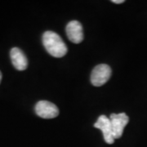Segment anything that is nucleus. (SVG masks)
<instances>
[{
	"mask_svg": "<svg viewBox=\"0 0 147 147\" xmlns=\"http://www.w3.org/2000/svg\"><path fill=\"white\" fill-rule=\"evenodd\" d=\"M111 76V69L106 64L96 65L91 74V83L95 87H100L106 84Z\"/></svg>",
	"mask_w": 147,
	"mask_h": 147,
	"instance_id": "nucleus-2",
	"label": "nucleus"
},
{
	"mask_svg": "<svg viewBox=\"0 0 147 147\" xmlns=\"http://www.w3.org/2000/svg\"><path fill=\"white\" fill-rule=\"evenodd\" d=\"M94 127L100 129L103 133V137L105 139V142L107 144H113L115 142V138L113 137L112 133V127H111V123H110V118L107 116L100 115L97 121L94 123Z\"/></svg>",
	"mask_w": 147,
	"mask_h": 147,
	"instance_id": "nucleus-5",
	"label": "nucleus"
},
{
	"mask_svg": "<svg viewBox=\"0 0 147 147\" xmlns=\"http://www.w3.org/2000/svg\"><path fill=\"white\" fill-rule=\"evenodd\" d=\"M113 137L115 139H119L122 137L123 129L129 122V118L125 113L112 114L110 117Z\"/></svg>",
	"mask_w": 147,
	"mask_h": 147,
	"instance_id": "nucleus-3",
	"label": "nucleus"
},
{
	"mask_svg": "<svg viewBox=\"0 0 147 147\" xmlns=\"http://www.w3.org/2000/svg\"><path fill=\"white\" fill-rule=\"evenodd\" d=\"M111 2H112V3H114L119 4V3H124V0H112Z\"/></svg>",
	"mask_w": 147,
	"mask_h": 147,
	"instance_id": "nucleus-8",
	"label": "nucleus"
},
{
	"mask_svg": "<svg viewBox=\"0 0 147 147\" xmlns=\"http://www.w3.org/2000/svg\"><path fill=\"white\" fill-rule=\"evenodd\" d=\"M1 80H2V73L0 71V83H1Z\"/></svg>",
	"mask_w": 147,
	"mask_h": 147,
	"instance_id": "nucleus-9",
	"label": "nucleus"
},
{
	"mask_svg": "<svg viewBox=\"0 0 147 147\" xmlns=\"http://www.w3.org/2000/svg\"><path fill=\"white\" fill-rule=\"evenodd\" d=\"M37 115L42 119H53L57 117L59 110L57 106L47 100H40L35 105Z\"/></svg>",
	"mask_w": 147,
	"mask_h": 147,
	"instance_id": "nucleus-4",
	"label": "nucleus"
},
{
	"mask_svg": "<svg viewBox=\"0 0 147 147\" xmlns=\"http://www.w3.org/2000/svg\"><path fill=\"white\" fill-rule=\"evenodd\" d=\"M42 44L47 53L54 57H62L67 53L65 43L55 32H45L42 34Z\"/></svg>",
	"mask_w": 147,
	"mask_h": 147,
	"instance_id": "nucleus-1",
	"label": "nucleus"
},
{
	"mask_svg": "<svg viewBox=\"0 0 147 147\" xmlns=\"http://www.w3.org/2000/svg\"><path fill=\"white\" fill-rule=\"evenodd\" d=\"M10 57L13 66L17 70H25L28 65V61L25 53L18 47H13L10 51Z\"/></svg>",
	"mask_w": 147,
	"mask_h": 147,
	"instance_id": "nucleus-7",
	"label": "nucleus"
},
{
	"mask_svg": "<svg viewBox=\"0 0 147 147\" xmlns=\"http://www.w3.org/2000/svg\"><path fill=\"white\" fill-rule=\"evenodd\" d=\"M65 31L68 38L74 43H80L84 40L83 26L78 21L69 22L66 26Z\"/></svg>",
	"mask_w": 147,
	"mask_h": 147,
	"instance_id": "nucleus-6",
	"label": "nucleus"
}]
</instances>
